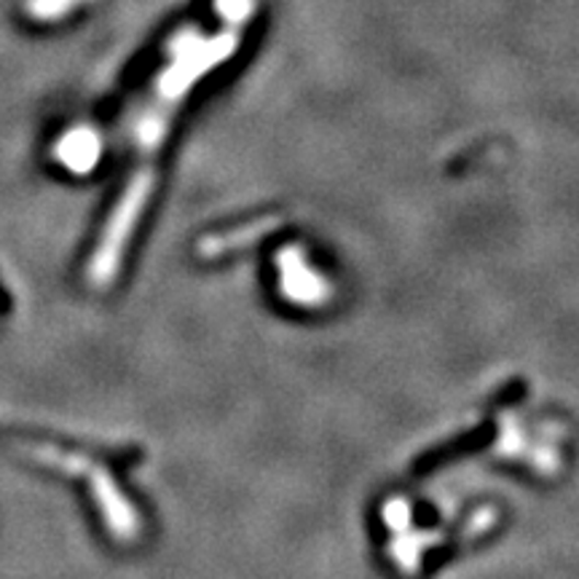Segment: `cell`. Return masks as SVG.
<instances>
[{"label":"cell","mask_w":579,"mask_h":579,"mask_svg":"<svg viewBox=\"0 0 579 579\" xmlns=\"http://www.w3.org/2000/svg\"><path fill=\"white\" fill-rule=\"evenodd\" d=\"M245 27V22L223 20V30L217 35L202 38V35L189 33L174 41L172 63L156 78L148 102H145L140 118L135 124V132H132L135 161H132L124 189L113 202L111 213L105 217V226H102L100 237H96L92 247V256H89V285L107 287L116 280L121 263H124L126 245L135 237L137 226L143 220L145 204H148L150 191H154L156 156H159L161 143L167 137L169 121L183 105L193 83L202 81L209 70H215L217 65H223L237 52Z\"/></svg>","instance_id":"cell-1"}]
</instances>
